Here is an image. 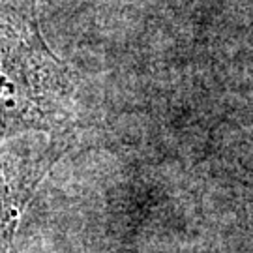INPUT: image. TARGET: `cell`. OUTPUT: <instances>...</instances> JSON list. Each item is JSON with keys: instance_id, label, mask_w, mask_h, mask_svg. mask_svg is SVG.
Wrapping results in <instances>:
<instances>
[{"instance_id": "cell-1", "label": "cell", "mask_w": 253, "mask_h": 253, "mask_svg": "<svg viewBox=\"0 0 253 253\" xmlns=\"http://www.w3.org/2000/svg\"><path fill=\"white\" fill-rule=\"evenodd\" d=\"M68 83L28 0H0V143L49 135L60 124Z\"/></svg>"}, {"instance_id": "cell-2", "label": "cell", "mask_w": 253, "mask_h": 253, "mask_svg": "<svg viewBox=\"0 0 253 253\" xmlns=\"http://www.w3.org/2000/svg\"><path fill=\"white\" fill-rule=\"evenodd\" d=\"M56 160L49 145H21L0 156V253H9L27 205Z\"/></svg>"}]
</instances>
